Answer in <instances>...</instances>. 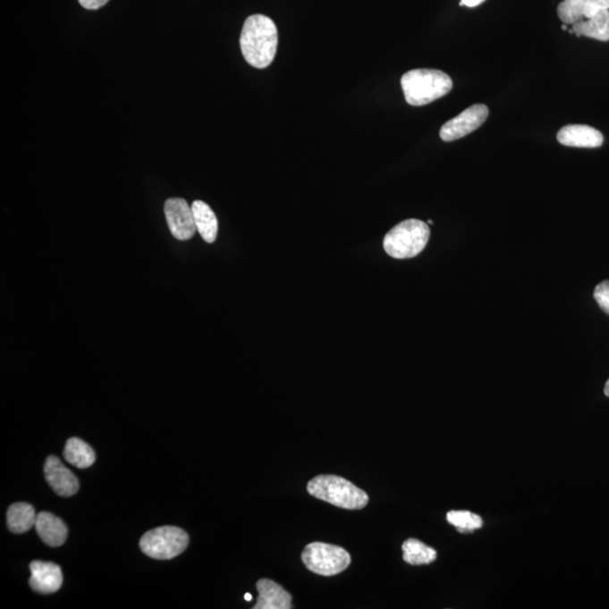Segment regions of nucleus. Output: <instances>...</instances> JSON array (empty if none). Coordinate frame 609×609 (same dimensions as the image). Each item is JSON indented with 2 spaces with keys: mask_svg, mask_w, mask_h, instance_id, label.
Returning <instances> with one entry per match:
<instances>
[{
  "mask_svg": "<svg viewBox=\"0 0 609 609\" xmlns=\"http://www.w3.org/2000/svg\"><path fill=\"white\" fill-rule=\"evenodd\" d=\"M245 600H248V602H250V600H252V595L245 594Z\"/></svg>",
  "mask_w": 609,
  "mask_h": 609,
  "instance_id": "nucleus-25",
  "label": "nucleus"
},
{
  "mask_svg": "<svg viewBox=\"0 0 609 609\" xmlns=\"http://www.w3.org/2000/svg\"><path fill=\"white\" fill-rule=\"evenodd\" d=\"M602 10H609V0H563L557 7V15L564 24L573 25Z\"/></svg>",
  "mask_w": 609,
  "mask_h": 609,
  "instance_id": "nucleus-11",
  "label": "nucleus"
},
{
  "mask_svg": "<svg viewBox=\"0 0 609 609\" xmlns=\"http://www.w3.org/2000/svg\"><path fill=\"white\" fill-rule=\"evenodd\" d=\"M64 460L77 469H85L95 463V453L89 444L80 438H71L63 451Z\"/></svg>",
  "mask_w": 609,
  "mask_h": 609,
  "instance_id": "nucleus-18",
  "label": "nucleus"
},
{
  "mask_svg": "<svg viewBox=\"0 0 609 609\" xmlns=\"http://www.w3.org/2000/svg\"><path fill=\"white\" fill-rule=\"evenodd\" d=\"M38 515L31 504L19 503L12 504L7 512L8 529L14 534L27 533L36 526Z\"/></svg>",
  "mask_w": 609,
  "mask_h": 609,
  "instance_id": "nucleus-17",
  "label": "nucleus"
},
{
  "mask_svg": "<svg viewBox=\"0 0 609 609\" xmlns=\"http://www.w3.org/2000/svg\"><path fill=\"white\" fill-rule=\"evenodd\" d=\"M30 587L38 594L49 595L57 593L62 588L63 572L59 565L43 561H32L30 563Z\"/></svg>",
  "mask_w": 609,
  "mask_h": 609,
  "instance_id": "nucleus-10",
  "label": "nucleus"
},
{
  "mask_svg": "<svg viewBox=\"0 0 609 609\" xmlns=\"http://www.w3.org/2000/svg\"><path fill=\"white\" fill-rule=\"evenodd\" d=\"M191 207L199 234L207 243H214L218 234V220L213 209L199 200L194 201Z\"/></svg>",
  "mask_w": 609,
  "mask_h": 609,
  "instance_id": "nucleus-16",
  "label": "nucleus"
},
{
  "mask_svg": "<svg viewBox=\"0 0 609 609\" xmlns=\"http://www.w3.org/2000/svg\"><path fill=\"white\" fill-rule=\"evenodd\" d=\"M187 531L175 526L158 527L147 531L140 542V550L155 560H171L187 550Z\"/></svg>",
  "mask_w": 609,
  "mask_h": 609,
  "instance_id": "nucleus-5",
  "label": "nucleus"
},
{
  "mask_svg": "<svg viewBox=\"0 0 609 609\" xmlns=\"http://www.w3.org/2000/svg\"><path fill=\"white\" fill-rule=\"evenodd\" d=\"M168 227L176 240L188 241L196 234L192 207L181 198H171L164 206Z\"/></svg>",
  "mask_w": 609,
  "mask_h": 609,
  "instance_id": "nucleus-8",
  "label": "nucleus"
},
{
  "mask_svg": "<svg viewBox=\"0 0 609 609\" xmlns=\"http://www.w3.org/2000/svg\"><path fill=\"white\" fill-rule=\"evenodd\" d=\"M556 138L561 145L578 148H598L604 142L597 129L583 124L565 125L557 132Z\"/></svg>",
  "mask_w": 609,
  "mask_h": 609,
  "instance_id": "nucleus-12",
  "label": "nucleus"
},
{
  "mask_svg": "<svg viewBox=\"0 0 609 609\" xmlns=\"http://www.w3.org/2000/svg\"><path fill=\"white\" fill-rule=\"evenodd\" d=\"M485 0H461V6L477 7L481 5Z\"/></svg>",
  "mask_w": 609,
  "mask_h": 609,
  "instance_id": "nucleus-23",
  "label": "nucleus"
},
{
  "mask_svg": "<svg viewBox=\"0 0 609 609\" xmlns=\"http://www.w3.org/2000/svg\"><path fill=\"white\" fill-rule=\"evenodd\" d=\"M258 598L254 609H291L292 597L279 583L261 579L257 583Z\"/></svg>",
  "mask_w": 609,
  "mask_h": 609,
  "instance_id": "nucleus-13",
  "label": "nucleus"
},
{
  "mask_svg": "<svg viewBox=\"0 0 609 609\" xmlns=\"http://www.w3.org/2000/svg\"><path fill=\"white\" fill-rule=\"evenodd\" d=\"M489 109L485 105H474L461 112L456 118L447 121L440 129V138L446 142L455 141L469 135L486 123Z\"/></svg>",
  "mask_w": 609,
  "mask_h": 609,
  "instance_id": "nucleus-7",
  "label": "nucleus"
},
{
  "mask_svg": "<svg viewBox=\"0 0 609 609\" xmlns=\"http://www.w3.org/2000/svg\"><path fill=\"white\" fill-rule=\"evenodd\" d=\"M79 2L86 10L93 11L106 6L109 0H79Z\"/></svg>",
  "mask_w": 609,
  "mask_h": 609,
  "instance_id": "nucleus-22",
  "label": "nucleus"
},
{
  "mask_svg": "<svg viewBox=\"0 0 609 609\" xmlns=\"http://www.w3.org/2000/svg\"><path fill=\"white\" fill-rule=\"evenodd\" d=\"M594 297L603 312L609 315V280L600 283L595 289Z\"/></svg>",
  "mask_w": 609,
  "mask_h": 609,
  "instance_id": "nucleus-21",
  "label": "nucleus"
},
{
  "mask_svg": "<svg viewBox=\"0 0 609 609\" xmlns=\"http://www.w3.org/2000/svg\"><path fill=\"white\" fill-rule=\"evenodd\" d=\"M570 33L598 41H609V10L599 11L591 19L577 21L572 25V31Z\"/></svg>",
  "mask_w": 609,
  "mask_h": 609,
  "instance_id": "nucleus-15",
  "label": "nucleus"
},
{
  "mask_svg": "<svg viewBox=\"0 0 609 609\" xmlns=\"http://www.w3.org/2000/svg\"><path fill=\"white\" fill-rule=\"evenodd\" d=\"M402 550L405 562L411 565L430 564L437 559V552L418 539H408L402 546Z\"/></svg>",
  "mask_w": 609,
  "mask_h": 609,
  "instance_id": "nucleus-19",
  "label": "nucleus"
},
{
  "mask_svg": "<svg viewBox=\"0 0 609 609\" xmlns=\"http://www.w3.org/2000/svg\"><path fill=\"white\" fill-rule=\"evenodd\" d=\"M401 86L408 105L423 106L451 92L453 80L437 69H414L402 76Z\"/></svg>",
  "mask_w": 609,
  "mask_h": 609,
  "instance_id": "nucleus-2",
  "label": "nucleus"
},
{
  "mask_svg": "<svg viewBox=\"0 0 609 609\" xmlns=\"http://www.w3.org/2000/svg\"><path fill=\"white\" fill-rule=\"evenodd\" d=\"M308 491L314 498L349 511L365 508L369 503L364 490L336 475H318L310 479Z\"/></svg>",
  "mask_w": 609,
  "mask_h": 609,
  "instance_id": "nucleus-3",
  "label": "nucleus"
},
{
  "mask_svg": "<svg viewBox=\"0 0 609 609\" xmlns=\"http://www.w3.org/2000/svg\"><path fill=\"white\" fill-rule=\"evenodd\" d=\"M278 29L270 17L256 14L245 21L240 43L246 63L258 69L269 67L278 49Z\"/></svg>",
  "mask_w": 609,
  "mask_h": 609,
  "instance_id": "nucleus-1",
  "label": "nucleus"
},
{
  "mask_svg": "<svg viewBox=\"0 0 609 609\" xmlns=\"http://www.w3.org/2000/svg\"><path fill=\"white\" fill-rule=\"evenodd\" d=\"M36 530L38 537L50 547L62 546L66 542L68 529L57 516L50 512L38 513Z\"/></svg>",
  "mask_w": 609,
  "mask_h": 609,
  "instance_id": "nucleus-14",
  "label": "nucleus"
},
{
  "mask_svg": "<svg viewBox=\"0 0 609 609\" xmlns=\"http://www.w3.org/2000/svg\"><path fill=\"white\" fill-rule=\"evenodd\" d=\"M604 393H605V395L609 397V379L607 380L606 385H605Z\"/></svg>",
  "mask_w": 609,
  "mask_h": 609,
  "instance_id": "nucleus-24",
  "label": "nucleus"
},
{
  "mask_svg": "<svg viewBox=\"0 0 609 609\" xmlns=\"http://www.w3.org/2000/svg\"><path fill=\"white\" fill-rule=\"evenodd\" d=\"M430 239L427 224L418 219L404 220L387 233L384 250L388 256L403 260L419 256Z\"/></svg>",
  "mask_w": 609,
  "mask_h": 609,
  "instance_id": "nucleus-4",
  "label": "nucleus"
},
{
  "mask_svg": "<svg viewBox=\"0 0 609 609\" xmlns=\"http://www.w3.org/2000/svg\"><path fill=\"white\" fill-rule=\"evenodd\" d=\"M45 475L47 485L60 496H72L80 490L76 475L62 463L55 456L47 457L45 464Z\"/></svg>",
  "mask_w": 609,
  "mask_h": 609,
  "instance_id": "nucleus-9",
  "label": "nucleus"
},
{
  "mask_svg": "<svg viewBox=\"0 0 609 609\" xmlns=\"http://www.w3.org/2000/svg\"><path fill=\"white\" fill-rule=\"evenodd\" d=\"M301 560L309 571L323 577L336 576L351 563V556L344 548L321 542L309 544L302 551Z\"/></svg>",
  "mask_w": 609,
  "mask_h": 609,
  "instance_id": "nucleus-6",
  "label": "nucleus"
},
{
  "mask_svg": "<svg viewBox=\"0 0 609 609\" xmlns=\"http://www.w3.org/2000/svg\"><path fill=\"white\" fill-rule=\"evenodd\" d=\"M449 524L455 526L461 534L473 533L483 526L482 518L473 512L465 511H452L447 513Z\"/></svg>",
  "mask_w": 609,
  "mask_h": 609,
  "instance_id": "nucleus-20",
  "label": "nucleus"
}]
</instances>
